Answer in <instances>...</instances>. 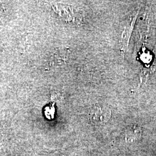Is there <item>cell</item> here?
Wrapping results in <instances>:
<instances>
[{
  "label": "cell",
  "instance_id": "6da1fadb",
  "mask_svg": "<svg viewBox=\"0 0 156 156\" xmlns=\"http://www.w3.org/2000/svg\"><path fill=\"white\" fill-rule=\"evenodd\" d=\"M112 116L111 108L104 104H97L90 108L88 117L95 126H103L109 122Z\"/></svg>",
  "mask_w": 156,
  "mask_h": 156
},
{
  "label": "cell",
  "instance_id": "7a4b0ae2",
  "mask_svg": "<svg viewBox=\"0 0 156 156\" xmlns=\"http://www.w3.org/2000/svg\"><path fill=\"white\" fill-rule=\"evenodd\" d=\"M136 16H137V14L136 15H134V16L130 19V20L127 23L126 26H125L122 33L121 38H120V45H121L120 48L123 52L126 51L127 48L128 46L131 34L134 28V23L135 22L136 19L137 17Z\"/></svg>",
  "mask_w": 156,
  "mask_h": 156
},
{
  "label": "cell",
  "instance_id": "3957f363",
  "mask_svg": "<svg viewBox=\"0 0 156 156\" xmlns=\"http://www.w3.org/2000/svg\"><path fill=\"white\" fill-rule=\"evenodd\" d=\"M142 128L136 124H133L128 126L124 131V138L128 143H133L140 140L142 136Z\"/></svg>",
  "mask_w": 156,
  "mask_h": 156
},
{
  "label": "cell",
  "instance_id": "277c9868",
  "mask_svg": "<svg viewBox=\"0 0 156 156\" xmlns=\"http://www.w3.org/2000/svg\"><path fill=\"white\" fill-rule=\"evenodd\" d=\"M45 113L46 116L48 118L53 119L55 113V108L53 105L47 106L45 109Z\"/></svg>",
  "mask_w": 156,
  "mask_h": 156
}]
</instances>
